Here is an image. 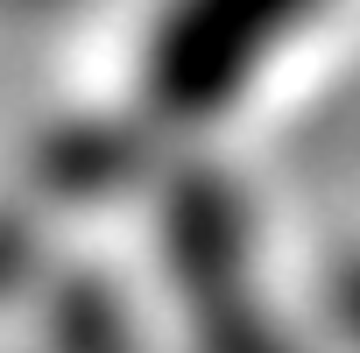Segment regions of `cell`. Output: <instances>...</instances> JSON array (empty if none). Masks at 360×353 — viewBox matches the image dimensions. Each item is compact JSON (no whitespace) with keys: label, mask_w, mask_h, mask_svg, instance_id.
Returning a JSON list of instances; mask_svg holds the SVG:
<instances>
[{"label":"cell","mask_w":360,"mask_h":353,"mask_svg":"<svg viewBox=\"0 0 360 353\" xmlns=\"http://www.w3.org/2000/svg\"><path fill=\"white\" fill-rule=\"evenodd\" d=\"M332 325H339V332L360 346V255H353V262L332 276Z\"/></svg>","instance_id":"cell-2"},{"label":"cell","mask_w":360,"mask_h":353,"mask_svg":"<svg viewBox=\"0 0 360 353\" xmlns=\"http://www.w3.org/2000/svg\"><path fill=\"white\" fill-rule=\"evenodd\" d=\"M325 0H162L141 43V99L162 127H205L248 99L262 64Z\"/></svg>","instance_id":"cell-1"}]
</instances>
